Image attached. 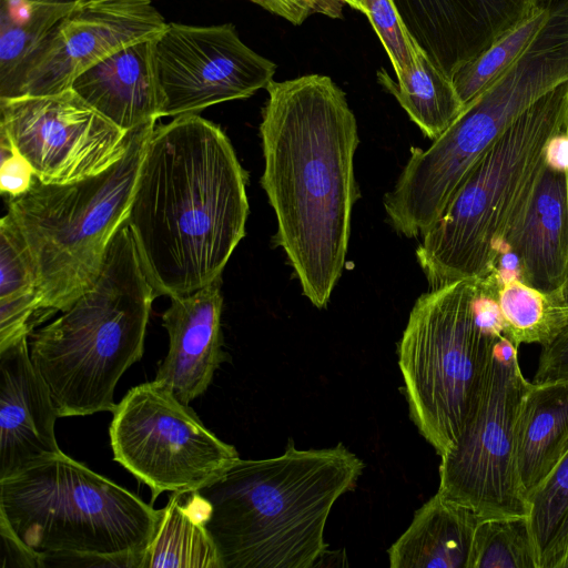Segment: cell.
<instances>
[{
	"instance_id": "cell-29",
	"label": "cell",
	"mask_w": 568,
	"mask_h": 568,
	"mask_svg": "<svg viewBox=\"0 0 568 568\" xmlns=\"http://www.w3.org/2000/svg\"><path fill=\"white\" fill-rule=\"evenodd\" d=\"M364 14L389 57L396 79L410 71L420 50L400 20L393 0H363Z\"/></svg>"
},
{
	"instance_id": "cell-27",
	"label": "cell",
	"mask_w": 568,
	"mask_h": 568,
	"mask_svg": "<svg viewBox=\"0 0 568 568\" xmlns=\"http://www.w3.org/2000/svg\"><path fill=\"white\" fill-rule=\"evenodd\" d=\"M549 12L550 0L455 73L452 82L464 105L485 91L521 55L547 21Z\"/></svg>"
},
{
	"instance_id": "cell-4",
	"label": "cell",
	"mask_w": 568,
	"mask_h": 568,
	"mask_svg": "<svg viewBox=\"0 0 568 568\" xmlns=\"http://www.w3.org/2000/svg\"><path fill=\"white\" fill-rule=\"evenodd\" d=\"M154 288L124 222L94 284L32 335V364L59 417L113 412L120 377L144 353Z\"/></svg>"
},
{
	"instance_id": "cell-22",
	"label": "cell",
	"mask_w": 568,
	"mask_h": 568,
	"mask_svg": "<svg viewBox=\"0 0 568 568\" xmlns=\"http://www.w3.org/2000/svg\"><path fill=\"white\" fill-rule=\"evenodd\" d=\"M40 294L29 253L12 220L0 221V349L41 323Z\"/></svg>"
},
{
	"instance_id": "cell-10",
	"label": "cell",
	"mask_w": 568,
	"mask_h": 568,
	"mask_svg": "<svg viewBox=\"0 0 568 568\" xmlns=\"http://www.w3.org/2000/svg\"><path fill=\"white\" fill-rule=\"evenodd\" d=\"M112 413L113 459L151 489L153 501L163 491L199 489L240 459L155 381L131 388Z\"/></svg>"
},
{
	"instance_id": "cell-33",
	"label": "cell",
	"mask_w": 568,
	"mask_h": 568,
	"mask_svg": "<svg viewBox=\"0 0 568 568\" xmlns=\"http://www.w3.org/2000/svg\"><path fill=\"white\" fill-rule=\"evenodd\" d=\"M1 568L6 567H43L41 555L26 545L12 530L4 518L0 517Z\"/></svg>"
},
{
	"instance_id": "cell-1",
	"label": "cell",
	"mask_w": 568,
	"mask_h": 568,
	"mask_svg": "<svg viewBox=\"0 0 568 568\" xmlns=\"http://www.w3.org/2000/svg\"><path fill=\"white\" fill-rule=\"evenodd\" d=\"M260 133L261 185L277 221L274 236L317 308L327 305L347 254L359 192L356 118L327 75L307 74L266 88Z\"/></svg>"
},
{
	"instance_id": "cell-19",
	"label": "cell",
	"mask_w": 568,
	"mask_h": 568,
	"mask_svg": "<svg viewBox=\"0 0 568 568\" xmlns=\"http://www.w3.org/2000/svg\"><path fill=\"white\" fill-rule=\"evenodd\" d=\"M480 518L436 493L415 511L408 528L389 547L392 568H468Z\"/></svg>"
},
{
	"instance_id": "cell-17",
	"label": "cell",
	"mask_w": 568,
	"mask_h": 568,
	"mask_svg": "<svg viewBox=\"0 0 568 568\" xmlns=\"http://www.w3.org/2000/svg\"><path fill=\"white\" fill-rule=\"evenodd\" d=\"M505 247L518 261L520 281L546 294L558 292L568 273L567 172L545 163Z\"/></svg>"
},
{
	"instance_id": "cell-15",
	"label": "cell",
	"mask_w": 568,
	"mask_h": 568,
	"mask_svg": "<svg viewBox=\"0 0 568 568\" xmlns=\"http://www.w3.org/2000/svg\"><path fill=\"white\" fill-rule=\"evenodd\" d=\"M27 339L0 349V480L62 452L54 433L59 416Z\"/></svg>"
},
{
	"instance_id": "cell-12",
	"label": "cell",
	"mask_w": 568,
	"mask_h": 568,
	"mask_svg": "<svg viewBox=\"0 0 568 568\" xmlns=\"http://www.w3.org/2000/svg\"><path fill=\"white\" fill-rule=\"evenodd\" d=\"M163 116L199 114L246 99L274 81L276 65L256 53L231 23L190 26L170 22L153 39Z\"/></svg>"
},
{
	"instance_id": "cell-18",
	"label": "cell",
	"mask_w": 568,
	"mask_h": 568,
	"mask_svg": "<svg viewBox=\"0 0 568 568\" xmlns=\"http://www.w3.org/2000/svg\"><path fill=\"white\" fill-rule=\"evenodd\" d=\"M154 38L105 57L77 77L70 89L126 132L156 122L162 118L163 100L154 64Z\"/></svg>"
},
{
	"instance_id": "cell-13",
	"label": "cell",
	"mask_w": 568,
	"mask_h": 568,
	"mask_svg": "<svg viewBox=\"0 0 568 568\" xmlns=\"http://www.w3.org/2000/svg\"><path fill=\"white\" fill-rule=\"evenodd\" d=\"M168 24L151 0H91L75 6L0 84V99L63 92L85 70Z\"/></svg>"
},
{
	"instance_id": "cell-25",
	"label": "cell",
	"mask_w": 568,
	"mask_h": 568,
	"mask_svg": "<svg viewBox=\"0 0 568 568\" xmlns=\"http://www.w3.org/2000/svg\"><path fill=\"white\" fill-rule=\"evenodd\" d=\"M505 321V336L517 347L521 344L550 343L568 323V310L554 295L542 293L516 278L497 293Z\"/></svg>"
},
{
	"instance_id": "cell-35",
	"label": "cell",
	"mask_w": 568,
	"mask_h": 568,
	"mask_svg": "<svg viewBox=\"0 0 568 568\" xmlns=\"http://www.w3.org/2000/svg\"><path fill=\"white\" fill-rule=\"evenodd\" d=\"M554 297L556 298L560 306L568 310V273L558 292L554 294Z\"/></svg>"
},
{
	"instance_id": "cell-30",
	"label": "cell",
	"mask_w": 568,
	"mask_h": 568,
	"mask_svg": "<svg viewBox=\"0 0 568 568\" xmlns=\"http://www.w3.org/2000/svg\"><path fill=\"white\" fill-rule=\"evenodd\" d=\"M0 191L11 197L26 193L34 181V173L28 160L0 132Z\"/></svg>"
},
{
	"instance_id": "cell-3",
	"label": "cell",
	"mask_w": 568,
	"mask_h": 568,
	"mask_svg": "<svg viewBox=\"0 0 568 568\" xmlns=\"http://www.w3.org/2000/svg\"><path fill=\"white\" fill-rule=\"evenodd\" d=\"M364 463L342 443L237 459L199 488L223 568H312L327 552L326 520L354 489Z\"/></svg>"
},
{
	"instance_id": "cell-36",
	"label": "cell",
	"mask_w": 568,
	"mask_h": 568,
	"mask_svg": "<svg viewBox=\"0 0 568 568\" xmlns=\"http://www.w3.org/2000/svg\"><path fill=\"white\" fill-rule=\"evenodd\" d=\"M33 2L49 3V4H62V6H77L91 0H29Z\"/></svg>"
},
{
	"instance_id": "cell-5",
	"label": "cell",
	"mask_w": 568,
	"mask_h": 568,
	"mask_svg": "<svg viewBox=\"0 0 568 568\" xmlns=\"http://www.w3.org/2000/svg\"><path fill=\"white\" fill-rule=\"evenodd\" d=\"M567 118L568 81L516 118L469 169L416 248L430 290L493 272Z\"/></svg>"
},
{
	"instance_id": "cell-8",
	"label": "cell",
	"mask_w": 568,
	"mask_h": 568,
	"mask_svg": "<svg viewBox=\"0 0 568 568\" xmlns=\"http://www.w3.org/2000/svg\"><path fill=\"white\" fill-rule=\"evenodd\" d=\"M475 291L468 278L422 294L397 345L409 416L439 456L478 409L498 338L476 320Z\"/></svg>"
},
{
	"instance_id": "cell-21",
	"label": "cell",
	"mask_w": 568,
	"mask_h": 568,
	"mask_svg": "<svg viewBox=\"0 0 568 568\" xmlns=\"http://www.w3.org/2000/svg\"><path fill=\"white\" fill-rule=\"evenodd\" d=\"M207 517V500L197 489L173 491L139 568H223Z\"/></svg>"
},
{
	"instance_id": "cell-6",
	"label": "cell",
	"mask_w": 568,
	"mask_h": 568,
	"mask_svg": "<svg viewBox=\"0 0 568 568\" xmlns=\"http://www.w3.org/2000/svg\"><path fill=\"white\" fill-rule=\"evenodd\" d=\"M162 509L63 452L0 480V517L41 555L139 568Z\"/></svg>"
},
{
	"instance_id": "cell-14",
	"label": "cell",
	"mask_w": 568,
	"mask_h": 568,
	"mask_svg": "<svg viewBox=\"0 0 568 568\" xmlns=\"http://www.w3.org/2000/svg\"><path fill=\"white\" fill-rule=\"evenodd\" d=\"M549 0H393L415 44L450 80Z\"/></svg>"
},
{
	"instance_id": "cell-28",
	"label": "cell",
	"mask_w": 568,
	"mask_h": 568,
	"mask_svg": "<svg viewBox=\"0 0 568 568\" xmlns=\"http://www.w3.org/2000/svg\"><path fill=\"white\" fill-rule=\"evenodd\" d=\"M468 568H537L528 516L480 518Z\"/></svg>"
},
{
	"instance_id": "cell-38",
	"label": "cell",
	"mask_w": 568,
	"mask_h": 568,
	"mask_svg": "<svg viewBox=\"0 0 568 568\" xmlns=\"http://www.w3.org/2000/svg\"><path fill=\"white\" fill-rule=\"evenodd\" d=\"M566 130L568 131V118H567V123H566ZM567 192H568V172H567Z\"/></svg>"
},
{
	"instance_id": "cell-34",
	"label": "cell",
	"mask_w": 568,
	"mask_h": 568,
	"mask_svg": "<svg viewBox=\"0 0 568 568\" xmlns=\"http://www.w3.org/2000/svg\"><path fill=\"white\" fill-rule=\"evenodd\" d=\"M545 163L556 171L568 172V131L551 136L545 149Z\"/></svg>"
},
{
	"instance_id": "cell-16",
	"label": "cell",
	"mask_w": 568,
	"mask_h": 568,
	"mask_svg": "<svg viewBox=\"0 0 568 568\" xmlns=\"http://www.w3.org/2000/svg\"><path fill=\"white\" fill-rule=\"evenodd\" d=\"M162 315L169 352L154 381L187 404L209 387L226 359L223 351L221 278L186 295L172 296Z\"/></svg>"
},
{
	"instance_id": "cell-9",
	"label": "cell",
	"mask_w": 568,
	"mask_h": 568,
	"mask_svg": "<svg viewBox=\"0 0 568 568\" xmlns=\"http://www.w3.org/2000/svg\"><path fill=\"white\" fill-rule=\"evenodd\" d=\"M528 385L518 347L498 337L478 409L440 456L437 491L479 518L529 515L517 468V419Z\"/></svg>"
},
{
	"instance_id": "cell-20",
	"label": "cell",
	"mask_w": 568,
	"mask_h": 568,
	"mask_svg": "<svg viewBox=\"0 0 568 568\" xmlns=\"http://www.w3.org/2000/svg\"><path fill=\"white\" fill-rule=\"evenodd\" d=\"M567 450L568 381L529 383L517 419V468L526 499Z\"/></svg>"
},
{
	"instance_id": "cell-2",
	"label": "cell",
	"mask_w": 568,
	"mask_h": 568,
	"mask_svg": "<svg viewBox=\"0 0 568 568\" xmlns=\"http://www.w3.org/2000/svg\"><path fill=\"white\" fill-rule=\"evenodd\" d=\"M246 182L219 125L187 114L154 126L125 223L156 297L221 278L245 235Z\"/></svg>"
},
{
	"instance_id": "cell-37",
	"label": "cell",
	"mask_w": 568,
	"mask_h": 568,
	"mask_svg": "<svg viewBox=\"0 0 568 568\" xmlns=\"http://www.w3.org/2000/svg\"><path fill=\"white\" fill-rule=\"evenodd\" d=\"M339 1H342L344 3H347L348 6H351L355 10L364 12L363 0H339Z\"/></svg>"
},
{
	"instance_id": "cell-24",
	"label": "cell",
	"mask_w": 568,
	"mask_h": 568,
	"mask_svg": "<svg viewBox=\"0 0 568 568\" xmlns=\"http://www.w3.org/2000/svg\"><path fill=\"white\" fill-rule=\"evenodd\" d=\"M527 500L537 568H568V450Z\"/></svg>"
},
{
	"instance_id": "cell-11",
	"label": "cell",
	"mask_w": 568,
	"mask_h": 568,
	"mask_svg": "<svg viewBox=\"0 0 568 568\" xmlns=\"http://www.w3.org/2000/svg\"><path fill=\"white\" fill-rule=\"evenodd\" d=\"M0 132L45 184H64L97 175L125 153L126 132L73 90L0 99Z\"/></svg>"
},
{
	"instance_id": "cell-26",
	"label": "cell",
	"mask_w": 568,
	"mask_h": 568,
	"mask_svg": "<svg viewBox=\"0 0 568 568\" xmlns=\"http://www.w3.org/2000/svg\"><path fill=\"white\" fill-rule=\"evenodd\" d=\"M0 84H2L75 6L29 0H0Z\"/></svg>"
},
{
	"instance_id": "cell-31",
	"label": "cell",
	"mask_w": 568,
	"mask_h": 568,
	"mask_svg": "<svg viewBox=\"0 0 568 568\" xmlns=\"http://www.w3.org/2000/svg\"><path fill=\"white\" fill-rule=\"evenodd\" d=\"M295 26L302 24L313 13L341 17L344 2L339 0H251Z\"/></svg>"
},
{
	"instance_id": "cell-32",
	"label": "cell",
	"mask_w": 568,
	"mask_h": 568,
	"mask_svg": "<svg viewBox=\"0 0 568 568\" xmlns=\"http://www.w3.org/2000/svg\"><path fill=\"white\" fill-rule=\"evenodd\" d=\"M568 381V323L547 345L542 346L532 383Z\"/></svg>"
},
{
	"instance_id": "cell-23",
	"label": "cell",
	"mask_w": 568,
	"mask_h": 568,
	"mask_svg": "<svg viewBox=\"0 0 568 568\" xmlns=\"http://www.w3.org/2000/svg\"><path fill=\"white\" fill-rule=\"evenodd\" d=\"M377 79L432 141L442 135L465 108L452 80L422 50L404 77L394 80L381 69Z\"/></svg>"
},
{
	"instance_id": "cell-7",
	"label": "cell",
	"mask_w": 568,
	"mask_h": 568,
	"mask_svg": "<svg viewBox=\"0 0 568 568\" xmlns=\"http://www.w3.org/2000/svg\"><path fill=\"white\" fill-rule=\"evenodd\" d=\"M149 122L130 131L123 156L71 183L31 187L11 197L7 214L29 253L40 294V320L67 311L94 284L108 246L125 222L148 142Z\"/></svg>"
}]
</instances>
